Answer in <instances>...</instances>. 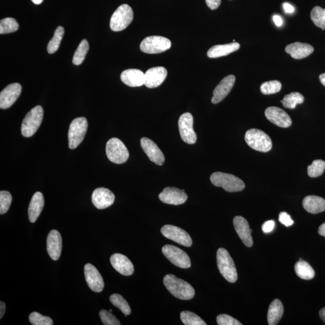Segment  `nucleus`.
I'll list each match as a JSON object with an SVG mask.
<instances>
[{
  "mask_svg": "<svg viewBox=\"0 0 325 325\" xmlns=\"http://www.w3.org/2000/svg\"><path fill=\"white\" fill-rule=\"evenodd\" d=\"M164 283L168 290L178 299L191 300L195 296L194 287L188 282L177 278L173 274L166 275Z\"/></svg>",
  "mask_w": 325,
  "mask_h": 325,
  "instance_id": "f257e3e1",
  "label": "nucleus"
},
{
  "mask_svg": "<svg viewBox=\"0 0 325 325\" xmlns=\"http://www.w3.org/2000/svg\"><path fill=\"white\" fill-rule=\"evenodd\" d=\"M210 181L214 186L222 188L228 192H240L245 188V183L239 178L221 172L212 174Z\"/></svg>",
  "mask_w": 325,
  "mask_h": 325,
  "instance_id": "f03ea898",
  "label": "nucleus"
},
{
  "mask_svg": "<svg viewBox=\"0 0 325 325\" xmlns=\"http://www.w3.org/2000/svg\"><path fill=\"white\" fill-rule=\"evenodd\" d=\"M217 263L220 273L228 282L234 283L237 280V272L233 258L224 248L217 252Z\"/></svg>",
  "mask_w": 325,
  "mask_h": 325,
  "instance_id": "7ed1b4c3",
  "label": "nucleus"
},
{
  "mask_svg": "<svg viewBox=\"0 0 325 325\" xmlns=\"http://www.w3.org/2000/svg\"><path fill=\"white\" fill-rule=\"evenodd\" d=\"M245 141L253 149L267 152L272 149V142L270 137L260 129L252 128L247 131Z\"/></svg>",
  "mask_w": 325,
  "mask_h": 325,
  "instance_id": "20e7f679",
  "label": "nucleus"
},
{
  "mask_svg": "<svg viewBox=\"0 0 325 325\" xmlns=\"http://www.w3.org/2000/svg\"><path fill=\"white\" fill-rule=\"evenodd\" d=\"M44 117V110L41 105L33 108L26 114L21 126V132L23 136L30 137L38 131L41 125Z\"/></svg>",
  "mask_w": 325,
  "mask_h": 325,
  "instance_id": "39448f33",
  "label": "nucleus"
},
{
  "mask_svg": "<svg viewBox=\"0 0 325 325\" xmlns=\"http://www.w3.org/2000/svg\"><path fill=\"white\" fill-rule=\"evenodd\" d=\"M88 128V122L85 117H80L72 120L68 132L69 147L76 148L82 142Z\"/></svg>",
  "mask_w": 325,
  "mask_h": 325,
  "instance_id": "423d86ee",
  "label": "nucleus"
},
{
  "mask_svg": "<svg viewBox=\"0 0 325 325\" xmlns=\"http://www.w3.org/2000/svg\"><path fill=\"white\" fill-rule=\"evenodd\" d=\"M133 11L128 5H122L114 11L111 17L110 27L113 32H120L127 27L133 20Z\"/></svg>",
  "mask_w": 325,
  "mask_h": 325,
  "instance_id": "0eeeda50",
  "label": "nucleus"
},
{
  "mask_svg": "<svg viewBox=\"0 0 325 325\" xmlns=\"http://www.w3.org/2000/svg\"><path fill=\"white\" fill-rule=\"evenodd\" d=\"M105 152L108 159L116 164H124L129 158V152L124 143L117 138L107 141Z\"/></svg>",
  "mask_w": 325,
  "mask_h": 325,
  "instance_id": "6e6552de",
  "label": "nucleus"
},
{
  "mask_svg": "<svg viewBox=\"0 0 325 325\" xmlns=\"http://www.w3.org/2000/svg\"><path fill=\"white\" fill-rule=\"evenodd\" d=\"M172 46L170 39L159 36H149L141 41L140 48L147 54H159L170 50Z\"/></svg>",
  "mask_w": 325,
  "mask_h": 325,
  "instance_id": "1a4fd4ad",
  "label": "nucleus"
},
{
  "mask_svg": "<svg viewBox=\"0 0 325 325\" xmlns=\"http://www.w3.org/2000/svg\"><path fill=\"white\" fill-rule=\"evenodd\" d=\"M162 252L172 263L182 269H189L191 261L188 254L178 247L171 245H165Z\"/></svg>",
  "mask_w": 325,
  "mask_h": 325,
  "instance_id": "9d476101",
  "label": "nucleus"
},
{
  "mask_svg": "<svg viewBox=\"0 0 325 325\" xmlns=\"http://www.w3.org/2000/svg\"><path fill=\"white\" fill-rule=\"evenodd\" d=\"M194 117L191 113H185L180 116L179 127L181 137L186 143L194 144L197 140V135L193 128Z\"/></svg>",
  "mask_w": 325,
  "mask_h": 325,
  "instance_id": "9b49d317",
  "label": "nucleus"
},
{
  "mask_svg": "<svg viewBox=\"0 0 325 325\" xmlns=\"http://www.w3.org/2000/svg\"><path fill=\"white\" fill-rule=\"evenodd\" d=\"M161 233L167 239L174 241L181 245L190 247L192 240L190 235L183 229L171 225H166L161 229Z\"/></svg>",
  "mask_w": 325,
  "mask_h": 325,
  "instance_id": "f8f14e48",
  "label": "nucleus"
},
{
  "mask_svg": "<svg viewBox=\"0 0 325 325\" xmlns=\"http://www.w3.org/2000/svg\"><path fill=\"white\" fill-rule=\"evenodd\" d=\"M159 200L162 203L179 206L185 203L188 200V195L184 190H180L173 187H168L164 189L158 196Z\"/></svg>",
  "mask_w": 325,
  "mask_h": 325,
  "instance_id": "ddd939ff",
  "label": "nucleus"
},
{
  "mask_svg": "<svg viewBox=\"0 0 325 325\" xmlns=\"http://www.w3.org/2000/svg\"><path fill=\"white\" fill-rule=\"evenodd\" d=\"M22 86L19 83H12L6 87L0 93V108H10L21 95Z\"/></svg>",
  "mask_w": 325,
  "mask_h": 325,
  "instance_id": "4468645a",
  "label": "nucleus"
},
{
  "mask_svg": "<svg viewBox=\"0 0 325 325\" xmlns=\"http://www.w3.org/2000/svg\"><path fill=\"white\" fill-rule=\"evenodd\" d=\"M84 276L89 287L96 293H100L104 287V279L96 268L91 264L84 266Z\"/></svg>",
  "mask_w": 325,
  "mask_h": 325,
  "instance_id": "2eb2a0df",
  "label": "nucleus"
},
{
  "mask_svg": "<svg viewBox=\"0 0 325 325\" xmlns=\"http://www.w3.org/2000/svg\"><path fill=\"white\" fill-rule=\"evenodd\" d=\"M265 115L270 122L279 127L288 128L292 123L290 116L279 107H268L265 111Z\"/></svg>",
  "mask_w": 325,
  "mask_h": 325,
  "instance_id": "dca6fc26",
  "label": "nucleus"
},
{
  "mask_svg": "<svg viewBox=\"0 0 325 325\" xmlns=\"http://www.w3.org/2000/svg\"><path fill=\"white\" fill-rule=\"evenodd\" d=\"M115 197L112 192L106 188H97L93 191L92 196V203L96 209H107L114 203Z\"/></svg>",
  "mask_w": 325,
  "mask_h": 325,
  "instance_id": "f3484780",
  "label": "nucleus"
},
{
  "mask_svg": "<svg viewBox=\"0 0 325 325\" xmlns=\"http://www.w3.org/2000/svg\"><path fill=\"white\" fill-rule=\"evenodd\" d=\"M141 146L150 160L158 166L164 165L165 157L164 153L156 143L149 138L143 137L140 140Z\"/></svg>",
  "mask_w": 325,
  "mask_h": 325,
  "instance_id": "a211bd4d",
  "label": "nucleus"
},
{
  "mask_svg": "<svg viewBox=\"0 0 325 325\" xmlns=\"http://www.w3.org/2000/svg\"><path fill=\"white\" fill-rule=\"evenodd\" d=\"M167 75V69L162 66L149 69L144 74V85L147 88H155L164 82Z\"/></svg>",
  "mask_w": 325,
  "mask_h": 325,
  "instance_id": "6ab92c4d",
  "label": "nucleus"
},
{
  "mask_svg": "<svg viewBox=\"0 0 325 325\" xmlns=\"http://www.w3.org/2000/svg\"><path fill=\"white\" fill-rule=\"evenodd\" d=\"M233 224L238 236L242 240L244 245L248 248H251L253 245V239L251 236L252 230L250 229L248 221L243 217L238 216L234 218Z\"/></svg>",
  "mask_w": 325,
  "mask_h": 325,
  "instance_id": "aec40b11",
  "label": "nucleus"
},
{
  "mask_svg": "<svg viewBox=\"0 0 325 325\" xmlns=\"http://www.w3.org/2000/svg\"><path fill=\"white\" fill-rule=\"evenodd\" d=\"M235 81H236V77L234 75H229L225 77L214 90L212 98V103L218 104L227 97L233 89Z\"/></svg>",
  "mask_w": 325,
  "mask_h": 325,
  "instance_id": "412c9836",
  "label": "nucleus"
},
{
  "mask_svg": "<svg viewBox=\"0 0 325 325\" xmlns=\"http://www.w3.org/2000/svg\"><path fill=\"white\" fill-rule=\"evenodd\" d=\"M47 252L52 260L57 261L61 255L62 239L57 230H52L48 234L47 240Z\"/></svg>",
  "mask_w": 325,
  "mask_h": 325,
  "instance_id": "4be33fe9",
  "label": "nucleus"
},
{
  "mask_svg": "<svg viewBox=\"0 0 325 325\" xmlns=\"http://www.w3.org/2000/svg\"><path fill=\"white\" fill-rule=\"evenodd\" d=\"M110 263L114 269L121 275L130 276L134 273L133 264L126 256L120 254H114L111 256Z\"/></svg>",
  "mask_w": 325,
  "mask_h": 325,
  "instance_id": "5701e85b",
  "label": "nucleus"
},
{
  "mask_svg": "<svg viewBox=\"0 0 325 325\" xmlns=\"http://www.w3.org/2000/svg\"><path fill=\"white\" fill-rule=\"evenodd\" d=\"M314 48L311 45L297 42L289 44L285 47V52L290 54L292 58L299 60L306 58L314 52Z\"/></svg>",
  "mask_w": 325,
  "mask_h": 325,
  "instance_id": "b1692460",
  "label": "nucleus"
},
{
  "mask_svg": "<svg viewBox=\"0 0 325 325\" xmlns=\"http://www.w3.org/2000/svg\"><path fill=\"white\" fill-rule=\"evenodd\" d=\"M120 79L126 86L140 87L144 84V74L139 69H128L122 72Z\"/></svg>",
  "mask_w": 325,
  "mask_h": 325,
  "instance_id": "393cba45",
  "label": "nucleus"
},
{
  "mask_svg": "<svg viewBox=\"0 0 325 325\" xmlns=\"http://www.w3.org/2000/svg\"><path fill=\"white\" fill-rule=\"evenodd\" d=\"M44 206V198L41 192H37L33 195L29 207L28 214L30 222L37 221Z\"/></svg>",
  "mask_w": 325,
  "mask_h": 325,
  "instance_id": "a878e982",
  "label": "nucleus"
},
{
  "mask_svg": "<svg viewBox=\"0 0 325 325\" xmlns=\"http://www.w3.org/2000/svg\"><path fill=\"white\" fill-rule=\"evenodd\" d=\"M240 45L237 42L225 45H217L210 48L207 51V56L209 58H219L235 52L239 49Z\"/></svg>",
  "mask_w": 325,
  "mask_h": 325,
  "instance_id": "bb28decb",
  "label": "nucleus"
},
{
  "mask_svg": "<svg viewBox=\"0 0 325 325\" xmlns=\"http://www.w3.org/2000/svg\"><path fill=\"white\" fill-rule=\"evenodd\" d=\"M302 206L306 212L317 214L325 210V200L317 196H307L303 199Z\"/></svg>",
  "mask_w": 325,
  "mask_h": 325,
  "instance_id": "cd10ccee",
  "label": "nucleus"
},
{
  "mask_svg": "<svg viewBox=\"0 0 325 325\" xmlns=\"http://www.w3.org/2000/svg\"><path fill=\"white\" fill-rule=\"evenodd\" d=\"M284 314V306L281 300L276 299L273 300L270 303L267 313L268 324L269 325H275L282 317Z\"/></svg>",
  "mask_w": 325,
  "mask_h": 325,
  "instance_id": "c85d7f7f",
  "label": "nucleus"
},
{
  "mask_svg": "<svg viewBox=\"0 0 325 325\" xmlns=\"http://www.w3.org/2000/svg\"><path fill=\"white\" fill-rule=\"evenodd\" d=\"M295 272L300 278L305 280H310L314 278L315 272L312 267L307 263L300 258L294 266Z\"/></svg>",
  "mask_w": 325,
  "mask_h": 325,
  "instance_id": "c756f323",
  "label": "nucleus"
},
{
  "mask_svg": "<svg viewBox=\"0 0 325 325\" xmlns=\"http://www.w3.org/2000/svg\"><path fill=\"white\" fill-rule=\"evenodd\" d=\"M65 29L62 26L57 27L52 39L49 42L47 46L48 53L53 54L58 50L60 45L61 44L63 35H64Z\"/></svg>",
  "mask_w": 325,
  "mask_h": 325,
  "instance_id": "7c9ffc66",
  "label": "nucleus"
},
{
  "mask_svg": "<svg viewBox=\"0 0 325 325\" xmlns=\"http://www.w3.org/2000/svg\"><path fill=\"white\" fill-rule=\"evenodd\" d=\"M304 102L303 96L299 92H292L284 96L282 99V105L285 108L294 109L297 104Z\"/></svg>",
  "mask_w": 325,
  "mask_h": 325,
  "instance_id": "2f4dec72",
  "label": "nucleus"
},
{
  "mask_svg": "<svg viewBox=\"0 0 325 325\" xmlns=\"http://www.w3.org/2000/svg\"><path fill=\"white\" fill-rule=\"evenodd\" d=\"M89 50L88 42L83 39L77 48L74 54L72 62L75 65H80L86 58V56Z\"/></svg>",
  "mask_w": 325,
  "mask_h": 325,
  "instance_id": "473e14b6",
  "label": "nucleus"
},
{
  "mask_svg": "<svg viewBox=\"0 0 325 325\" xmlns=\"http://www.w3.org/2000/svg\"><path fill=\"white\" fill-rule=\"evenodd\" d=\"M110 300L114 306H115L117 308H119L120 311L125 314V317L126 315L131 314V311L130 306H129L128 302H126V300L121 296V295L119 294H113L111 295Z\"/></svg>",
  "mask_w": 325,
  "mask_h": 325,
  "instance_id": "72a5a7b5",
  "label": "nucleus"
},
{
  "mask_svg": "<svg viewBox=\"0 0 325 325\" xmlns=\"http://www.w3.org/2000/svg\"><path fill=\"white\" fill-rule=\"evenodd\" d=\"M310 16L315 26L325 30V9L315 6L312 9Z\"/></svg>",
  "mask_w": 325,
  "mask_h": 325,
  "instance_id": "f704fd0d",
  "label": "nucleus"
},
{
  "mask_svg": "<svg viewBox=\"0 0 325 325\" xmlns=\"http://www.w3.org/2000/svg\"><path fill=\"white\" fill-rule=\"evenodd\" d=\"M181 320L183 323L186 325H206L207 323L203 319L195 313L189 311H184L181 312Z\"/></svg>",
  "mask_w": 325,
  "mask_h": 325,
  "instance_id": "c9c22d12",
  "label": "nucleus"
},
{
  "mask_svg": "<svg viewBox=\"0 0 325 325\" xmlns=\"http://www.w3.org/2000/svg\"><path fill=\"white\" fill-rule=\"evenodd\" d=\"M19 24L12 18H6L0 21V34H8L17 31Z\"/></svg>",
  "mask_w": 325,
  "mask_h": 325,
  "instance_id": "e433bc0d",
  "label": "nucleus"
},
{
  "mask_svg": "<svg viewBox=\"0 0 325 325\" xmlns=\"http://www.w3.org/2000/svg\"><path fill=\"white\" fill-rule=\"evenodd\" d=\"M282 88V84L278 80L266 81L260 86L261 92L264 95H271L278 93Z\"/></svg>",
  "mask_w": 325,
  "mask_h": 325,
  "instance_id": "4c0bfd02",
  "label": "nucleus"
},
{
  "mask_svg": "<svg viewBox=\"0 0 325 325\" xmlns=\"http://www.w3.org/2000/svg\"><path fill=\"white\" fill-rule=\"evenodd\" d=\"M325 170V162L322 159H315L307 168L309 177L315 178L321 176Z\"/></svg>",
  "mask_w": 325,
  "mask_h": 325,
  "instance_id": "58836bf2",
  "label": "nucleus"
},
{
  "mask_svg": "<svg viewBox=\"0 0 325 325\" xmlns=\"http://www.w3.org/2000/svg\"><path fill=\"white\" fill-rule=\"evenodd\" d=\"M30 323L33 325H53V321L49 317L44 316L37 312H33L29 316Z\"/></svg>",
  "mask_w": 325,
  "mask_h": 325,
  "instance_id": "ea45409f",
  "label": "nucleus"
},
{
  "mask_svg": "<svg viewBox=\"0 0 325 325\" xmlns=\"http://www.w3.org/2000/svg\"><path fill=\"white\" fill-rule=\"evenodd\" d=\"M12 195L8 191L0 192V214L4 215L8 212L12 203Z\"/></svg>",
  "mask_w": 325,
  "mask_h": 325,
  "instance_id": "a19ab883",
  "label": "nucleus"
},
{
  "mask_svg": "<svg viewBox=\"0 0 325 325\" xmlns=\"http://www.w3.org/2000/svg\"><path fill=\"white\" fill-rule=\"evenodd\" d=\"M102 323L105 325H120V321L115 316L111 314V312H108L105 309L101 310L99 312Z\"/></svg>",
  "mask_w": 325,
  "mask_h": 325,
  "instance_id": "79ce46f5",
  "label": "nucleus"
},
{
  "mask_svg": "<svg viewBox=\"0 0 325 325\" xmlns=\"http://www.w3.org/2000/svg\"><path fill=\"white\" fill-rule=\"evenodd\" d=\"M217 323L219 325H242L237 319L228 314H220L216 318Z\"/></svg>",
  "mask_w": 325,
  "mask_h": 325,
  "instance_id": "37998d69",
  "label": "nucleus"
},
{
  "mask_svg": "<svg viewBox=\"0 0 325 325\" xmlns=\"http://www.w3.org/2000/svg\"><path fill=\"white\" fill-rule=\"evenodd\" d=\"M279 221L287 227H290L294 224V221L291 219L290 216L286 212H281L279 214Z\"/></svg>",
  "mask_w": 325,
  "mask_h": 325,
  "instance_id": "c03bdc74",
  "label": "nucleus"
},
{
  "mask_svg": "<svg viewBox=\"0 0 325 325\" xmlns=\"http://www.w3.org/2000/svg\"><path fill=\"white\" fill-rule=\"evenodd\" d=\"M275 222L274 221H268L262 226V230L264 233H271L275 228Z\"/></svg>",
  "mask_w": 325,
  "mask_h": 325,
  "instance_id": "a18cd8bd",
  "label": "nucleus"
},
{
  "mask_svg": "<svg viewBox=\"0 0 325 325\" xmlns=\"http://www.w3.org/2000/svg\"><path fill=\"white\" fill-rule=\"evenodd\" d=\"M206 4L212 10H216L221 5L222 0H206Z\"/></svg>",
  "mask_w": 325,
  "mask_h": 325,
  "instance_id": "49530a36",
  "label": "nucleus"
},
{
  "mask_svg": "<svg viewBox=\"0 0 325 325\" xmlns=\"http://www.w3.org/2000/svg\"><path fill=\"white\" fill-rule=\"evenodd\" d=\"M283 8H284V11L287 14H292L294 11L293 6H292L287 3H285L283 4Z\"/></svg>",
  "mask_w": 325,
  "mask_h": 325,
  "instance_id": "de8ad7c7",
  "label": "nucleus"
},
{
  "mask_svg": "<svg viewBox=\"0 0 325 325\" xmlns=\"http://www.w3.org/2000/svg\"><path fill=\"white\" fill-rule=\"evenodd\" d=\"M273 20L276 26L281 27L282 26L283 20L282 18L279 16V15H274Z\"/></svg>",
  "mask_w": 325,
  "mask_h": 325,
  "instance_id": "09e8293b",
  "label": "nucleus"
},
{
  "mask_svg": "<svg viewBox=\"0 0 325 325\" xmlns=\"http://www.w3.org/2000/svg\"><path fill=\"white\" fill-rule=\"evenodd\" d=\"M0 305H1V307H0V318H2L3 317V315H4L5 311H6V305L4 302H3L2 301H1V302H0Z\"/></svg>",
  "mask_w": 325,
  "mask_h": 325,
  "instance_id": "8fccbe9b",
  "label": "nucleus"
},
{
  "mask_svg": "<svg viewBox=\"0 0 325 325\" xmlns=\"http://www.w3.org/2000/svg\"><path fill=\"white\" fill-rule=\"evenodd\" d=\"M318 233L320 236L325 237V222L318 228Z\"/></svg>",
  "mask_w": 325,
  "mask_h": 325,
  "instance_id": "3c124183",
  "label": "nucleus"
},
{
  "mask_svg": "<svg viewBox=\"0 0 325 325\" xmlns=\"http://www.w3.org/2000/svg\"><path fill=\"white\" fill-rule=\"evenodd\" d=\"M319 316H320L321 320L325 323V307L320 309V311H319Z\"/></svg>",
  "mask_w": 325,
  "mask_h": 325,
  "instance_id": "603ef678",
  "label": "nucleus"
},
{
  "mask_svg": "<svg viewBox=\"0 0 325 325\" xmlns=\"http://www.w3.org/2000/svg\"><path fill=\"white\" fill-rule=\"evenodd\" d=\"M319 80H320L321 83L325 86V73L320 75V76H319Z\"/></svg>",
  "mask_w": 325,
  "mask_h": 325,
  "instance_id": "864d4df0",
  "label": "nucleus"
},
{
  "mask_svg": "<svg viewBox=\"0 0 325 325\" xmlns=\"http://www.w3.org/2000/svg\"><path fill=\"white\" fill-rule=\"evenodd\" d=\"M32 2L35 3V5H40L43 2V0H32Z\"/></svg>",
  "mask_w": 325,
  "mask_h": 325,
  "instance_id": "5fc2aeb1",
  "label": "nucleus"
},
{
  "mask_svg": "<svg viewBox=\"0 0 325 325\" xmlns=\"http://www.w3.org/2000/svg\"><path fill=\"white\" fill-rule=\"evenodd\" d=\"M109 311L111 312H112V309H110Z\"/></svg>",
  "mask_w": 325,
  "mask_h": 325,
  "instance_id": "6e6d98bb",
  "label": "nucleus"
}]
</instances>
